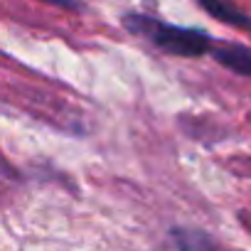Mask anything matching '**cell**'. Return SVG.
I'll return each mask as SVG.
<instances>
[{
    "label": "cell",
    "mask_w": 251,
    "mask_h": 251,
    "mask_svg": "<svg viewBox=\"0 0 251 251\" xmlns=\"http://www.w3.org/2000/svg\"><path fill=\"white\" fill-rule=\"evenodd\" d=\"M126 27L133 30L136 35L148 37L155 47L175 57H200L214 45L204 30L177 27V25H170V23H163L148 15H136V13L126 15Z\"/></svg>",
    "instance_id": "obj_1"
},
{
    "label": "cell",
    "mask_w": 251,
    "mask_h": 251,
    "mask_svg": "<svg viewBox=\"0 0 251 251\" xmlns=\"http://www.w3.org/2000/svg\"><path fill=\"white\" fill-rule=\"evenodd\" d=\"M214 59L222 67H226V69H231V72H236L241 76H251V47L222 45V47L214 50Z\"/></svg>",
    "instance_id": "obj_2"
},
{
    "label": "cell",
    "mask_w": 251,
    "mask_h": 251,
    "mask_svg": "<svg viewBox=\"0 0 251 251\" xmlns=\"http://www.w3.org/2000/svg\"><path fill=\"white\" fill-rule=\"evenodd\" d=\"M197 3L217 20L226 23V25H234V27H246L251 30V18L244 15L241 10H236L231 3H226V0H197Z\"/></svg>",
    "instance_id": "obj_3"
},
{
    "label": "cell",
    "mask_w": 251,
    "mask_h": 251,
    "mask_svg": "<svg viewBox=\"0 0 251 251\" xmlns=\"http://www.w3.org/2000/svg\"><path fill=\"white\" fill-rule=\"evenodd\" d=\"M173 239H175L177 246H209V244H212L207 236H202V234H197V231H195L192 236H185L182 229H175V231H173Z\"/></svg>",
    "instance_id": "obj_4"
},
{
    "label": "cell",
    "mask_w": 251,
    "mask_h": 251,
    "mask_svg": "<svg viewBox=\"0 0 251 251\" xmlns=\"http://www.w3.org/2000/svg\"><path fill=\"white\" fill-rule=\"evenodd\" d=\"M42 3L59 5V8H69V10H76V8H79V3H76V0H42Z\"/></svg>",
    "instance_id": "obj_5"
}]
</instances>
